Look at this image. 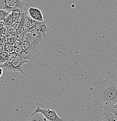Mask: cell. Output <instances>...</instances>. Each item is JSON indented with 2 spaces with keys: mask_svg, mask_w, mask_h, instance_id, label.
Masks as SVG:
<instances>
[{
  "mask_svg": "<svg viewBox=\"0 0 117 121\" xmlns=\"http://www.w3.org/2000/svg\"><path fill=\"white\" fill-rule=\"evenodd\" d=\"M57 31L55 23L45 33L34 29L24 33L21 41L23 52L20 56L28 61V64L23 66L24 75L49 66L56 60L62 44Z\"/></svg>",
  "mask_w": 117,
  "mask_h": 121,
  "instance_id": "6da1fadb",
  "label": "cell"
},
{
  "mask_svg": "<svg viewBox=\"0 0 117 121\" xmlns=\"http://www.w3.org/2000/svg\"><path fill=\"white\" fill-rule=\"evenodd\" d=\"M95 99L93 107H110L117 104V75L108 73L107 78L94 82L90 89Z\"/></svg>",
  "mask_w": 117,
  "mask_h": 121,
  "instance_id": "7a4b0ae2",
  "label": "cell"
},
{
  "mask_svg": "<svg viewBox=\"0 0 117 121\" xmlns=\"http://www.w3.org/2000/svg\"><path fill=\"white\" fill-rule=\"evenodd\" d=\"M27 64H28V60H23L20 55H17L16 58L12 63L6 62L0 65V67L2 68L3 70L9 72H18L22 73L23 75H24L23 66L24 65Z\"/></svg>",
  "mask_w": 117,
  "mask_h": 121,
  "instance_id": "3957f363",
  "label": "cell"
},
{
  "mask_svg": "<svg viewBox=\"0 0 117 121\" xmlns=\"http://www.w3.org/2000/svg\"><path fill=\"white\" fill-rule=\"evenodd\" d=\"M27 4L22 0H0V9L11 13L15 10L24 12Z\"/></svg>",
  "mask_w": 117,
  "mask_h": 121,
  "instance_id": "277c9868",
  "label": "cell"
},
{
  "mask_svg": "<svg viewBox=\"0 0 117 121\" xmlns=\"http://www.w3.org/2000/svg\"><path fill=\"white\" fill-rule=\"evenodd\" d=\"M33 113H41L48 121H64L63 118L59 117L56 111L51 109L49 108H42L40 106H37Z\"/></svg>",
  "mask_w": 117,
  "mask_h": 121,
  "instance_id": "5b68a950",
  "label": "cell"
},
{
  "mask_svg": "<svg viewBox=\"0 0 117 121\" xmlns=\"http://www.w3.org/2000/svg\"><path fill=\"white\" fill-rule=\"evenodd\" d=\"M28 16L31 17L32 19L37 21V22H44V17L42 14V12L40 9L37 8L31 7L28 10Z\"/></svg>",
  "mask_w": 117,
  "mask_h": 121,
  "instance_id": "8992f818",
  "label": "cell"
},
{
  "mask_svg": "<svg viewBox=\"0 0 117 121\" xmlns=\"http://www.w3.org/2000/svg\"><path fill=\"white\" fill-rule=\"evenodd\" d=\"M37 21L32 19L28 15H25V23L24 27V33H28L36 29Z\"/></svg>",
  "mask_w": 117,
  "mask_h": 121,
  "instance_id": "52a82bcc",
  "label": "cell"
},
{
  "mask_svg": "<svg viewBox=\"0 0 117 121\" xmlns=\"http://www.w3.org/2000/svg\"><path fill=\"white\" fill-rule=\"evenodd\" d=\"M13 52L17 54V55H20L23 52V48L21 41H17L15 44L13 45Z\"/></svg>",
  "mask_w": 117,
  "mask_h": 121,
  "instance_id": "ba28073f",
  "label": "cell"
},
{
  "mask_svg": "<svg viewBox=\"0 0 117 121\" xmlns=\"http://www.w3.org/2000/svg\"><path fill=\"white\" fill-rule=\"evenodd\" d=\"M15 22V19L13 18V16L11 14V13H10L9 15L6 18V19L5 20L4 23L5 25L6 26H12V25L13 24V23Z\"/></svg>",
  "mask_w": 117,
  "mask_h": 121,
  "instance_id": "9c48e42d",
  "label": "cell"
},
{
  "mask_svg": "<svg viewBox=\"0 0 117 121\" xmlns=\"http://www.w3.org/2000/svg\"><path fill=\"white\" fill-rule=\"evenodd\" d=\"M10 13H11L10 12L7 11L0 9V23L4 22L5 20L9 15Z\"/></svg>",
  "mask_w": 117,
  "mask_h": 121,
  "instance_id": "30bf717a",
  "label": "cell"
},
{
  "mask_svg": "<svg viewBox=\"0 0 117 121\" xmlns=\"http://www.w3.org/2000/svg\"><path fill=\"white\" fill-rule=\"evenodd\" d=\"M9 57V54L5 51H2L0 52V64H4V63L7 62L8 59Z\"/></svg>",
  "mask_w": 117,
  "mask_h": 121,
  "instance_id": "8fae6325",
  "label": "cell"
},
{
  "mask_svg": "<svg viewBox=\"0 0 117 121\" xmlns=\"http://www.w3.org/2000/svg\"><path fill=\"white\" fill-rule=\"evenodd\" d=\"M4 51H5L8 54L13 52V45L10 42H8L4 45Z\"/></svg>",
  "mask_w": 117,
  "mask_h": 121,
  "instance_id": "7c38bea8",
  "label": "cell"
},
{
  "mask_svg": "<svg viewBox=\"0 0 117 121\" xmlns=\"http://www.w3.org/2000/svg\"><path fill=\"white\" fill-rule=\"evenodd\" d=\"M17 54L15 52H11L10 54H9V57L8 59L7 62L9 63H12L13 60H15V59L16 58V57L17 56Z\"/></svg>",
  "mask_w": 117,
  "mask_h": 121,
  "instance_id": "4fadbf2b",
  "label": "cell"
},
{
  "mask_svg": "<svg viewBox=\"0 0 117 121\" xmlns=\"http://www.w3.org/2000/svg\"><path fill=\"white\" fill-rule=\"evenodd\" d=\"M34 114L36 115V118H37V121H48L46 119V118H45V117H44L41 113H34Z\"/></svg>",
  "mask_w": 117,
  "mask_h": 121,
  "instance_id": "5bb4252c",
  "label": "cell"
},
{
  "mask_svg": "<svg viewBox=\"0 0 117 121\" xmlns=\"http://www.w3.org/2000/svg\"><path fill=\"white\" fill-rule=\"evenodd\" d=\"M27 121H37V118H36V115L34 114V113H32V114L28 117Z\"/></svg>",
  "mask_w": 117,
  "mask_h": 121,
  "instance_id": "9a60e30c",
  "label": "cell"
},
{
  "mask_svg": "<svg viewBox=\"0 0 117 121\" xmlns=\"http://www.w3.org/2000/svg\"><path fill=\"white\" fill-rule=\"evenodd\" d=\"M7 30L8 31H9V32L11 33H16V32H17V30H16L14 27H13L12 26H7Z\"/></svg>",
  "mask_w": 117,
  "mask_h": 121,
  "instance_id": "2e32d148",
  "label": "cell"
},
{
  "mask_svg": "<svg viewBox=\"0 0 117 121\" xmlns=\"http://www.w3.org/2000/svg\"><path fill=\"white\" fill-rule=\"evenodd\" d=\"M19 26V22H16V21H15V22L13 23V25H12V26H13L16 30H17V29H18Z\"/></svg>",
  "mask_w": 117,
  "mask_h": 121,
  "instance_id": "e0dca14e",
  "label": "cell"
},
{
  "mask_svg": "<svg viewBox=\"0 0 117 121\" xmlns=\"http://www.w3.org/2000/svg\"><path fill=\"white\" fill-rule=\"evenodd\" d=\"M3 69L2 68L0 67V78L2 76V75H3Z\"/></svg>",
  "mask_w": 117,
  "mask_h": 121,
  "instance_id": "ac0fdd59",
  "label": "cell"
},
{
  "mask_svg": "<svg viewBox=\"0 0 117 121\" xmlns=\"http://www.w3.org/2000/svg\"><path fill=\"white\" fill-rule=\"evenodd\" d=\"M115 107H117V105H115Z\"/></svg>",
  "mask_w": 117,
  "mask_h": 121,
  "instance_id": "d6986e66",
  "label": "cell"
},
{
  "mask_svg": "<svg viewBox=\"0 0 117 121\" xmlns=\"http://www.w3.org/2000/svg\"><path fill=\"white\" fill-rule=\"evenodd\" d=\"M115 105H117V104H115Z\"/></svg>",
  "mask_w": 117,
  "mask_h": 121,
  "instance_id": "ffe728a7",
  "label": "cell"
}]
</instances>
